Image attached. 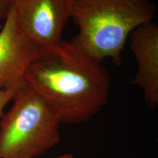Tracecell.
Segmentation results:
<instances>
[{
  "mask_svg": "<svg viewBox=\"0 0 158 158\" xmlns=\"http://www.w3.org/2000/svg\"><path fill=\"white\" fill-rule=\"evenodd\" d=\"M24 81L54 109L61 124L87 122L109 98L108 72L73 41L43 50L27 69Z\"/></svg>",
  "mask_w": 158,
  "mask_h": 158,
  "instance_id": "1",
  "label": "cell"
},
{
  "mask_svg": "<svg viewBox=\"0 0 158 158\" xmlns=\"http://www.w3.org/2000/svg\"><path fill=\"white\" fill-rule=\"evenodd\" d=\"M155 13L150 0H70V19L78 27L73 42L99 62L110 58L120 65L132 31Z\"/></svg>",
  "mask_w": 158,
  "mask_h": 158,
  "instance_id": "2",
  "label": "cell"
},
{
  "mask_svg": "<svg viewBox=\"0 0 158 158\" xmlns=\"http://www.w3.org/2000/svg\"><path fill=\"white\" fill-rule=\"evenodd\" d=\"M0 120V158H36L61 141L60 120L54 109L27 84Z\"/></svg>",
  "mask_w": 158,
  "mask_h": 158,
  "instance_id": "3",
  "label": "cell"
},
{
  "mask_svg": "<svg viewBox=\"0 0 158 158\" xmlns=\"http://www.w3.org/2000/svg\"><path fill=\"white\" fill-rule=\"evenodd\" d=\"M11 10L20 31L44 50L63 40L70 0H15Z\"/></svg>",
  "mask_w": 158,
  "mask_h": 158,
  "instance_id": "4",
  "label": "cell"
},
{
  "mask_svg": "<svg viewBox=\"0 0 158 158\" xmlns=\"http://www.w3.org/2000/svg\"><path fill=\"white\" fill-rule=\"evenodd\" d=\"M42 51L18 29L10 9L0 31V91L22 86L27 69Z\"/></svg>",
  "mask_w": 158,
  "mask_h": 158,
  "instance_id": "5",
  "label": "cell"
},
{
  "mask_svg": "<svg viewBox=\"0 0 158 158\" xmlns=\"http://www.w3.org/2000/svg\"><path fill=\"white\" fill-rule=\"evenodd\" d=\"M129 39L138 64L133 84L141 89L146 103L154 108L158 104V27L152 21L143 23Z\"/></svg>",
  "mask_w": 158,
  "mask_h": 158,
  "instance_id": "6",
  "label": "cell"
},
{
  "mask_svg": "<svg viewBox=\"0 0 158 158\" xmlns=\"http://www.w3.org/2000/svg\"><path fill=\"white\" fill-rule=\"evenodd\" d=\"M19 89L0 91V117L2 116L3 110L7 104L13 100Z\"/></svg>",
  "mask_w": 158,
  "mask_h": 158,
  "instance_id": "7",
  "label": "cell"
},
{
  "mask_svg": "<svg viewBox=\"0 0 158 158\" xmlns=\"http://www.w3.org/2000/svg\"><path fill=\"white\" fill-rule=\"evenodd\" d=\"M15 0H0V20L6 19Z\"/></svg>",
  "mask_w": 158,
  "mask_h": 158,
  "instance_id": "8",
  "label": "cell"
},
{
  "mask_svg": "<svg viewBox=\"0 0 158 158\" xmlns=\"http://www.w3.org/2000/svg\"><path fill=\"white\" fill-rule=\"evenodd\" d=\"M53 158H74V155H73V154L67 153V154H64V155H59L58 157H54Z\"/></svg>",
  "mask_w": 158,
  "mask_h": 158,
  "instance_id": "9",
  "label": "cell"
}]
</instances>
